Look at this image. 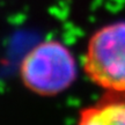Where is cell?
I'll return each mask as SVG.
<instances>
[{
	"label": "cell",
	"mask_w": 125,
	"mask_h": 125,
	"mask_svg": "<svg viewBox=\"0 0 125 125\" xmlns=\"http://www.w3.org/2000/svg\"><path fill=\"white\" fill-rule=\"evenodd\" d=\"M20 78L28 90L51 97L71 88L78 78V62L62 42L46 40L28 51L20 64Z\"/></svg>",
	"instance_id": "obj_1"
},
{
	"label": "cell",
	"mask_w": 125,
	"mask_h": 125,
	"mask_svg": "<svg viewBox=\"0 0 125 125\" xmlns=\"http://www.w3.org/2000/svg\"><path fill=\"white\" fill-rule=\"evenodd\" d=\"M82 68L104 93L125 94V20L107 23L90 35Z\"/></svg>",
	"instance_id": "obj_2"
},
{
	"label": "cell",
	"mask_w": 125,
	"mask_h": 125,
	"mask_svg": "<svg viewBox=\"0 0 125 125\" xmlns=\"http://www.w3.org/2000/svg\"><path fill=\"white\" fill-rule=\"evenodd\" d=\"M76 125H125V94L104 93L81 109Z\"/></svg>",
	"instance_id": "obj_3"
}]
</instances>
